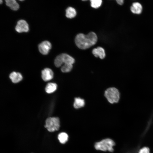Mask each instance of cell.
<instances>
[{"label":"cell","mask_w":153,"mask_h":153,"mask_svg":"<svg viewBox=\"0 0 153 153\" xmlns=\"http://www.w3.org/2000/svg\"><path fill=\"white\" fill-rule=\"evenodd\" d=\"M60 121L57 117H49L46 121L45 127L50 132L58 130L60 127Z\"/></svg>","instance_id":"obj_4"},{"label":"cell","mask_w":153,"mask_h":153,"mask_svg":"<svg viewBox=\"0 0 153 153\" xmlns=\"http://www.w3.org/2000/svg\"><path fill=\"white\" fill-rule=\"evenodd\" d=\"M66 16L69 18H74L76 15V12L75 8L71 7H68L66 10Z\"/></svg>","instance_id":"obj_15"},{"label":"cell","mask_w":153,"mask_h":153,"mask_svg":"<svg viewBox=\"0 0 153 153\" xmlns=\"http://www.w3.org/2000/svg\"><path fill=\"white\" fill-rule=\"evenodd\" d=\"M97 39L96 34L91 32L86 35L82 33L78 34L75 37V41L76 45L79 48L85 49L95 44Z\"/></svg>","instance_id":"obj_1"},{"label":"cell","mask_w":153,"mask_h":153,"mask_svg":"<svg viewBox=\"0 0 153 153\" xmlns=\"http://www.w3.org/2000/svg\"><path fill=\"white\" fill-rule=\"evenodd\" d=\"M9 77L12 82L14 83H18L22 79V76L20 73L13 72L10 75Z\"/></svg>","instance_id":"obj_10"},{"label":"cell","mask_w":153,"mask_h":153,"mask_svg":"<svg viewBox=\"0 0 153 153\" xmlns=\"http://www.w3.org/2000/svg\"><path fill=\"white\" fill-rule=\"evenodd\" d=\"M51 47V44L49 41H44L39 44L38 48L41 54L45 55L48 54Z\"/></svg>","instance_id":"obj_6"},{"label":"cell","mask_w":153,"mask_h":153,"mask_svg":"<svg viewBox=\"0 0 153 153\" xmlns=\"http://www.w3.org/2000/svg\"><path fill=\"white\" fill-rule=\"evenodd\" d=\"M15 30L16 31L19 33L27 32L29 30L28 24L25 20H20L17 22L15 27Z\"/></svg>","instance_id":"obj_5"},{"label":"cell","mask_w":153,"mask_h":153,"mask_svg":"<svg viewBox=\"0 0 153 153\" xmlns=\"http://www.w3.org/2000/svg\"><path fill=\"white\" fill-rule=\"evenodd\" d=\"M115 145V143L113 140L110 138H106L96 142L94 147L97 150L112 152L114 151L113 147Z\"/></svg>","instance_id":"obj_2"},{"label":"cell","mask_w":153,"mask_h":153,"mask_svg":"<svg viewBox=\"0 0 153 153\" xmlns=\"http://www.w3.org/2000/svg\"><path fill=\"white\" fill-rule=\"evenodd\" d=\"M72 68V64H65L61 67V70L63 72L67 73L70 71Z\"/></svg>","instance_id":"obj_17"},{"label":"cell","mask_w":153,"mask_h":153,"mask_svg":"<svg viewBox=\"0 0 153 153\" xmlns=\"http://www.w3.org/2000/svg\"><path fill=\"white\" fill-rule=\"evenodd\" d=\"M91 6L93 8H97L101 4L102 1L101 0H90Z\"/></svg>","instance_id":"obj_19"},{"label":"cell","mask_w":153,"mask_h":153,"mask_svg":"<svg viewBox=\"0 0 153 153\" xmlns=\"http://www.w3.org/2000/svg\"><path fill=\"white\" fill-rule=\"evenodd\" d=\"M63 63L72 64L75 62L74 59L70 55L65 53L61 54Z\"/></svg>","instance_id":"obj_11"},{"label":"cell","mask_w":153,"mask_h":153,"mask_svg":"<svg viewBox=\"0 0 153 153\" xmlns=\"http://www.w3.org/2000/svg\"><path fill=\"white\" fill-rule=\"evenodd\" d=\"M68 135L64 132L60 133L58 136V139L60 142L62 144L65 143L68 141Z\"/></svg>","instance_id":"obj_16"},{"label":"cell","mask_w":153,"mask_h":153,"mask_svg":"<svg viewBox=\"0 0 153 153\" xmlns=\"http://www.w3.org/2000/svg\"><path fill=\"white\" fill-rule=\"evenodd\" d=\"M142 9L141 5L137 2L133 3L130 7L131 11L135 14H140L142 12Z\"/></svg>","instance_id":"obj_8"},{"label":"cell","mask_w":153,"mask_h":153,"mask_svg":"<svg viewBox=\"0 0 153 153\" xmlns=\"http://www.w3.org/2000/svg\"><path fill=\"white\" fill-rule=\"evenodd\" d=\"M53 72L50 68H46L42 71V77L44 81H49L52 79L53 77Z\"/></svg>","instance_id":"obj_7"},{"label":"cell","mask_w":153,"mask_h":153,"mask_svg":"<svg viewBox=\"0 0 153 153\" xmlns=\"http://www.w3.org/2000/svg\"><path fill=\"white\" fill-rule=\"evenodd\" d=\"M139 153H150L149 149L147 147H144L139 150Z\"/></svg>","instance_id":"obj_20"},{"label":"cell","mask_w":153,"mask_h":153,"mask_svg":"<svg viewBox=\"0 0 153 153\" xmlns=\"http://www.w3.org/2000/svg\"><path fill=\"white\" fill-rule=\"evenodd\" d=\"M117 3L119 5H122L124 3L123 0H116Z\"/></svg>","instance_id":"obj_21"},{"label":"cell","mask_w":153,"mask_h":153,"mask_svg":"<svg viewBox=\"0 0 153 153\" xmlns=\"http://www.w3.org/2000/svg\"><path fill=\"white\" fill-rule=\"evenodd\" d=\"M2 2H3L2 1V0H0V3H1V4L2 3Z\"/></svg>","instance_id":"obj_22"},{"label":"cell","mask_w":153,"mask_h":153,"mask_svg":"<svg viewBox=\"0 0 153 153\" xmlns=\"http://www.w3.org/2000/svg\"><path fill=\"white\" fill-rule=\"evenodd\" d=\"M104 95L108 101L111 103H117L120 99L119 92L115 88H108L105 91Z\"/></svg>","instance_id":"obj_3"},{"label":"cell","mask_w":153,"mask_h":153,"mask_svg":"<svg viewBox=\"0 0 153 153\" xmlns=\"http://www.w3.org/2000/svg\"><path fill=\"white\" fill-rule=\"evenodd\" d=\"M63 64L61 54L56 57L54 60V64L57 67H60Z\"/></svg>","instance_id":"obj_18"},{"label":"cell","mask_w":153,"mask_h":153,"mask_svg":"<svg viewBox=\"0 0 153 153\" xmlns=\"http://www.w3.org/2000/svg\"><path fill=\"white\" fill-rule=\"evenodd\" d=\"M57 85L54 83H48L45 87L46 92L49 94L52 93L55 91L57 88Z\"/></svg>","instance_id":"obj_13"},{"label":"cell","mask_w":153,"mask_h":153,"mask_svg":"<svg viewBox=\"0 0 153 153\" xmlns=\"http://www.w3.org/2000/svg\"><path fill=\"white\" fill-rule=\"evenodd\" d=\"M85 105L84 100L80 97L75 98L73 106L75 109H79L83 107Z\"/></svg>","instance_id":"obj_14"},{"label":"cell","mask_w":153,"mask_h":153,"mask_svg":"<svg viewBox=\"0 0 153 153\" xmlns=\"http://www.w3.org/2000/svg\"><path fill=\"white\" fill-rule=\"evenodd\" d=\"M92 53L95 57H99L101 59L104 58L105 56L104 50L100 47L94 49L92 50Z\"/></svg>","instance_id":"obj_9"},{"label":"cell","mask_w":153,"mask_h":153,"mask_svg":"<svg viewBox=\"0 0 153 153\" xmlns=\"http://www.w3.org/2000/svg\"><path fill=\"white\" fill-rule=\"evenodd\" d=\"M6 5L13 10H16L19 7V4L15 0H5Z\"/></svg>","instance_id":"obj_12"}]
</instances>
